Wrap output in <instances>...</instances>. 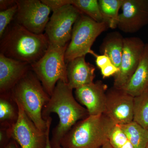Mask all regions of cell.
Returning <instances> with one entry per match:
<instances>
[{
  "mask_svg": "<svg viewBox=\"0 0 148 148\" xmlns=\"http://www.w3.org/2000/svg\"><path fill=\"white\" fill-rule=\"evenodd\" d=\"M122 89L134 97L148 90V44H146L138 68Z\"/></svg>",
  "mask_w": 148,
  "mask_h": 148,
  "instance_id": "cell-16",
  "label": "cell"
},
{
  "mask_svg": "<svg viewBox=\"0 0 148 148\" xmlns=\"http://www.w3.org/2000/svg\"><path fill=\"white\" fill-rule=\"evenodd\" d=\"M15 22L32 33L41 34L45 31L51 10L39 0H16Z\"/></svg>",
  "mask_w": 148,
  "mask_h": 148,
  "instance_id": "cell-8",
  "label": "cell"
},
{
  "mask_svg": "<svg viewBox=\"0 0 148 148\" xmlns=\"http://www.w3.org/2000/svg\"><path fill=\"white\" fill-rule=\"evenodd\" d=\"M68 45L62 47L49 45L44 55L31 65L32 70L50 96L59 81L68 83L65 54Z\"/></svg>",
  "mask_w": 148,
  "mask_h": 148,
  "instance_id": "cell-5",
  "label": "cell"
},
{
  "mask_svg": "<svg viewBox=\"0 0 148 148\" xmlns=\"http://www.w3.org/2000/svg\"><path fill=\"white\" fill-rule=\"evenodd\" d=\"M73 89L66 83L57 82L50 100L43 109L42 116L45 120L51 113L56 114L59 121L52 131L50 140L52 148H62L61 140L78 122L89 116L87 110L74 98Z\"/></svg>",
  "mask_w": 148,
  "mask_h": 148,
  "instance_id": "cell-1",
  "label": "cell"
},
{
  "mask_svg": "<svg viewBox=\"0 0 148 148\" xmlns=\"http://www.w3.org/2000/svg\"><path fill=\"white\" fill-rule=\"evenodd\" d=\"M123 0H99L98 3L101 13L110 26L114 29L117 27L119 11Z\"/></svg>",
  "mask_w": 148,
  "mask_h": 148,
  "instance_id": "cell-20",
  "label": "cell"
},
{
  "mask_svg": "<svg viewBox=\"0 0 148 148\" xmlns=\"http://www.w3.org/2000/svg\"><path fill=\"white\" fill-rule=\"evenodd\" d=\"M41 1L53 12L64 6L72 4V0H42Z\"/></svg>",
  "mask_w": 148,
  "mask_h": 148,
  "instance_id": "cell-25",
  "label": "cell"
},
{
  "mask_svg": "<svg viewBox=\"0 0 148 148\" xmlns=\"http://www.w3.org/2000/svg\"><path fill=\"white\" fill-rule=\"evenodd\" d=\"M10 127L1 126L0 129V147L4 148L12 138L11 137Z\"/></svg>",
  "mask_w": 148,
  "mask_h": 148,
  "instance_id": "cell-26",
  "label": "cell"
},
{
  "mask_svg": "<svg viewBox=\"0 0 148 148\" xmlns=\"http://www.w3.org/2000/svg\"><path fill=\"white\" fill-rule=\"evenodd\" d=\"M109 28L108 23H98L82 14L73 27L71 40L65 52L66 64L87 53L92 55L94 53L91 49L92 45L96 38Z\"/></svg>",
  "mask_w": 148,
  "mask_h": 148,
  "instance_id": "cell-6",
  "label": "cell"
},
{
  "mask_svg": "<svg viewBox=\"0 0 148 148\" xmlns=\"http://www.w3.org/2000/svg\"><path fill=\"white\" fill-rule=\"evenodd\" d=\"M117 27L125 33H135L148 24V0H123Z\"/></svg>",
  "mask_w": 148,
  "mask_h": 148,
  "instance_id": "cell-12",
  "label": "cell"
},
{
  "mask_svg": "<svg viewBox=\"0 0 148 148\" xmlns=\"http://www.w3.org/2000/svg\"><path fill=\"white\" fill-rule=\"evenodd\" d=\"M10 92L14 100L21 105L36 126L45 132L47 122L43 118L42 112L50 96L32 69L16 84Z\"/></svg>",
  "mask_w": 148,
  "mask_h": 148,
  "instance_id": "cell-4",
  "label": "cell"
},
{
  "mask_svg": "<svg viewBox=\"0 0 148 148\" xmlns=\"http://www.w3.org/2000/svg\"><path fill=\"white\" fill-rule=\"evenodd\" d=\"M4 148H21L18 143L14 139H12Z\"/></svg>",
  "mask_w": 148,
  "mask_h": 148,
  "instance_id": "cell-31",
  "label": "cell"
},
{
  "mask_svg": "<svg viewBox=\"0 0 148 148\" xmlns=\"http://www.w3.org/2000/svg\"><path fill=\"white\" fill-rule=\"evenodd\" d=\"M100 70L103 78H106L112 76H114L117 73L119 72V69L113 64H111L102 68Z\"/></svg>",
  "mask_w": 148,
  "mask_h": 148,
  "instance_id": "cell-27",
  "label": "cell"
},
{
  "mask_svg": "<svg viewBox=\"0 0 148 148\" xmlns=\"http://www.w3.org/2000/svg\"><path fill=\"white\" fill-rule=\"evenodd\" d=\"M16 103L18 116L17 121L10 129L11 138L21 148H46V131L44 132L39 129L27 116L21 105Z\"/></svg>",
  "mask_w": 148,
  "mask_h": 148,
  "instance_id": "cell-10",
  "label": "cell"
},
{
  "mask_svg": "<svg viewBox=\"0 0 148 148\" xmlns=\"http://www.w3.org/2000/svg\"><path fill=\"white\" fill-rule=\"evenodd\" d=\"M101 148H114L112 147V146L111 145V144H110V142L109 141H108L106 143V144H104V145Z\"/></svg>",
  "mask_w": 148,
  "mask_h": 148,
  "instance_id": "cell-32",
  "label": "cell"
},
{
  "mask_svg": "<svg viewBox=\"0 0 148 148\" xmlns=\"http://www.w3.org/2000/svg\"><path fill=\"white\" fill-rule=\"evenodd\" d=\"M114 123L104 114L77 122L61 140L62 148H101L109 141Z\"/></svg>",
  "mask_w": 148,
  "mask_h": 148,
  "instance_id": "cell-3",
  "label": "cell"
},
{
  "mask_svg": "<svg viewBox=\"0 0 148 148\" xmlns=\"http://www.w3.org/2000/svg\"><path fill=\"white\" fill-rule=\"evenodd\" d=\"M134 98L123 89L114 86L109 88L106 92L104 114L119 125L133 121Z\"/></svg>",
  "mask_w": 148,
  "mask_h": 148,
  "instance_id": "cell-11",
  "label": "cell"
},
{
  "mask_svg": "<svg viewBox=\"0 0 148 148\" xmlns=\"http://www.w3.org/2000/svg\"><path fill=\"white\" fill-rule=\"evenodd\" d=\"M46 120L47 122V145L46 148H52L51 144L50 137H49V132L51 125V122H52V118L51 117L49 116L47 119Z\"/></svg>",
  "mask_w": 148,
  "mask_h": 148,
  "instance_id": "cell-30",
  "label": "cell"
},
{
  "mask_svg": "<svg viewBox=\"0 0 148 148\" xmlns=\"http://www.w3.org/2000/svg\"><path fill=\"white\" fill-rule=\"evenodd\" d=\"M72 5L79 10L83 14L89 16L96 22L108 23L101 13L98 1L72 0Z\"/></svg>",
  "mask_w": 148,
  "mask_h": 148,
  "instance_id": "cell-22",
  "label": "cell"
},
{
  "mask_svg": "<svg viewBox=\"0 0 148 148\" xmlns=\"http://www.w3.org/2000/svg\"><path fill=\"white\" fill-rule=\"evenodd\" d=\"M133 121L148 130V90L134 97Z\"/></svg>",
  "mask_w": 148,
  "mask_h": 148,
  "instance_id": "cell-21",
  "label": "cell"
},
{
  "mask_svg": "<svg viewBox=\"0 0 148 148\" xmlns=\"http://www.w3.org/2000/svg\"><path fill=\"white\" fill-rule=\"evenodd\" d=\"M134 148H146L148 145V130L134 121L119 125Z\"/></svg>",
  "mask_w": 148,
  "mask_h": 148,
  "instance_id": "cell-19",
  "label": "cell"
},
{
  "mask_svg": "<svg viewBox=\"0 0 148 148\" xmlns=\"http://www.w3.org/2000/svg\"><path fill=\"white\" fill-rule=\"evenodd\" d=\"M108 89L107 85L97 81L75 89L76 99L85 107L89 115H99L104 114L106 110Z\"/></svg>",
  "mask_w": 148,
  "mask_h": 148,
  "instance_id": "cell-13",
  "label": "cell"
},
{
  "mask_svg": "<svg viewBox=\"0 0 148 148\" xmlns=\"http://www.w3.org/2000/svg\"><path fill=\"white\" fill-rule=\"evenodd\" d=\"M92 55L95 58V64L96 66L101 70L109 64H112L109 57L107 56L101 54L98 55L94 53Z\"/></svg>",
  "mask_w": 148,
  "mask_h": 148,
  "instance_id": "cell-28",
  "label": "cell"
},
{
  "mask_svg": "<svg viewBox=\"0 0 148 148\" xmlns=\"http://www.w3.org/2000/svg\"><path fill=\"white\" fill-rule=\"evenodd\" d=\"M146 148H148V145L147 146V147H146Z\"/></svg>",
  "mask_w": 148,
  "mask_h": 148,
  "instance_id": "cell-33",
  "label": "cell"
},
{
  "mask_svg": "<svg viewBox=\"0 0 148 148\" xmlns=\"http://www.w3.org/2000/svg\"><path fill=\"white\" fill-rule=\"evenodd\" d=\"M18 109L11 92L1 94L0 96L1 126L10 127L17 121Z\"/></svg>",
  "mask_w": 148,
  "mask_h": 148,
  "instance_id": "cell-18",
  "label": "cell"
},
{
  "mask_svg": "<svg viewBox=\"0 0 148 148\" xmlns=\"http://www.w3.org/2000/svg\"><path fill=\"white\" fill-rule=\"evenodd\" d=\"M17 11L16 3L14 5L6 10L0 12V38L3 36L5 32L10 24L12 19L14 18Z\"/></svg>",
  "mask_w": 148,
  "mask_h": 148,
  "instance_id": "cell-24",
  "label": "cell"
},
{
  "mask_svg": "<svg viewBox=\"0 0 148 148\" xmlns=\"http://www.w3.org/2000/svg\"><path fill=\"white\" fill-rule=\"evenodd\" d=\"M109 141L114 148H134L119 125H115L112 129Z\"/></svg>",
  "mask_w": 148,
  "mask_h": 148,
  "instance_id": "cell-23",
  "label": "cell"
},
{
  "mask_svg": "<svg viewBox=\"0 0 148 148\" xmlns=\"http://www.w3.org/2000/svg\"><path fill=\"white\" fill-rule=\"evenodd\" d=\"M82 13L72 5H67L53 12L45 29L50 45L65 46L69 44L74 24Z\"/></svg>",
  "mask_w": 148,
  "mask_h": 148,
  "instance_id": "cell-7",
  "label": "cell"
},
{
  "mask_svg": "<svg viewBox=\"0 0 148 148\" xmlns=\"http://www.w3.org/2000/svg\"><path fill=\"white\" fill-rule=\"evenodd\" d=\"M1 39L0 53L31 65L44 55L49 45L45 34L32 33L15 22Z\"/></svg>",
  "mask_w": 148,
  "mask_h": 148,
  "instance_id": "cell-2",
  "label": "cell"
},
{
  "mask_svg": "<svg viewBox=\"0 0 148 148\" xmlns=\"http://www.w3.org/2000/svg\"><path fill=\"white\" fill-rule=\"evenodd\" d=\"M31 65L8 58L0 53V93L10 92L13 87L32 70Z\"/></svg>",
  "mask_w": 148,
  "mask_h": 148,
  "instance_id": "cell-14",
  "label": "cell"
},
{
  "mask_svg": "<svg viewBox=\"0 0 148 148\" xmlns=\"http://www.w3.org/2000/svg\"><path fill=\"white\" fill-rule=\"evenodd\" d=\"M145 45L138 37L124 38L119 71L114 76V87L122 89L126 85L138 68Z\"/></svg>",
  "mask_w": 148,
  "mask_h": 148,
  "instance_id": "cell-9",
  "label": "cell"
},
{
  "mask_svg": "<svg viewBox=\"0 0 148 148\" xmlns=\"http://www.w3.org/2000/svg\"><path fill=\"white\" fill-rule=\"evenodd\" d=\"M16 0H1L0 10L1 11L6 10L10 8L16 4Z\"/></svg>",
  "mask_w": 148,
  "mask_h": 148,
  "instance_id": "cell-29",
  "label": "cell"
},
{
  "mask_svg": "<svg viewBox=\"0 0 148 148\" xmlns=\"http://www.w3.org/2000/svg\"><path fill=\"white\" fill-rule=\"evenodd\" d=\"M67 65V84L73 90L94 82L95 68L86 62L85 56L75 58Z\"/></svg>",
  "mask_w": 148,
  "mask_h": 148,
  "instance_id": "cell-15",
  "label": "cell"
},
{
  "mask_svg": "<svg viewBox=\"0 0 148 148\" xmlns=\"http://www.w3.org/2000/svg\"><path fill=\"white\" fill-rule=\"evenodd\" d=\"M123 40L124 38L119 32H111L104 38L100 47L101 54L107 56L119 69L123 51Z\"/></svg>",
  "mask_w": 148,
  "mask_h": 148,
  "instance_id": "cell-17",
  "label": "cell"
}]
</instances>
